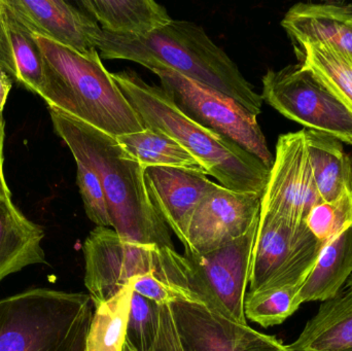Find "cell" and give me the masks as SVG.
I'll return each instance as SVG.
<instances>
[{
  "label": "cell",
  "instance_id": "obj_24",
  "mask_svg": "<svg viewBox=\"0 0 352 351\" xmlns=\"http://www.w3.org/2000/svg\"><path fill=\"white\" fill-rule=\"evenodd\" d=\"M299 63L309 69L352 111V64L330 43L293 45Z\"/></svg>",
  "mask_w": 352,
  "mask_h": 351
},
{
  "label": "cell",
  "instance_id": "obj_18",
  "mask_svg": "<svg viewBox=\"0 0 352 351\" xmlns=\"http://www.w3.org/2000/svg\"><path fill=\"white\" fill-rule=\"evenodd\" d=\"M289 351H346L352 350V274L345 286L322 303L307 321Z\"/></svg>",
  "mask_w": 352,
  "mask_h": 351
},
{
  "label": "cell",
  "instance_id": "obj_25",
  "mask_svg": "<svg viewBox=\"0 0 352 351\" xmlns=\"http://www.w3.org/2000/svg\"><path fill=\"white\" fill-rule=\"evenodd\" d=\"M133 286L122 288L115 296L95 307L86 340V351H123Z\"/></svg>",
  "mask_w": 352,
  "mask_h": 351
},
{
  "label": "cell",
  "instance_id": "obj_29",
  "mask_svg": "<svg viewBox=\"0 0 352 351\" xmlns=\"http://www.w3.org/2000/svg\"><path fill=\"white\" fill-rule=\"evenodd\" d=\"M76 183L84 202L87 216L97 227H113L107 197L100 179L93 169L76 162Z\"/></svg>",
  "mask_w": 352,
  "mask_h": 351
},
{
  "label": "cell",
  "instance_id": "obj_8",
  "mask_svg": "<svg viewBox=\"0 0 352 351\" xmlns=\"http://www.w3.org/2000/svg\"><path fill=\"white\" fill-rule=\"evenodd\" d=\"M161 87L184 113L201 125L233 140L271 169L274 157L256 115L219 91L190 80L168 68L152 70Z\"/></svg>",
  "mask_w": 352,
  "mask_h": 351
},
{
  "label": "cell",
  "instance_id": "obj_6",
  "mask_svg": "<svg viewBox=\"0 0 352 351\" xmlns=\"http://www.w3.org/2000/svg\"><path fill=\"white\" fill-rule=\"evenodd\" d=\"M322 247L305 223L296 224L277 214L261 212L250 258L248 293L289 284L303 286Z\"/></svg>",
  "mask_w": 352,
  "mask_h": 351
},
{
  "label": "cell",
  "instance_id": "obj_30",
  "mask_svg": "<svg viewBox=\"0 0 352 351\" xmlns=\"http://www.w3.org/2000/svg\"><path fill=\"white\" fill-rule=\"evenodd\" d=\"M150 351H184L170 305H162L156 341Z\"/></svg>",
  "mask_w": 352,
  "mask_h": 351
},
{
  "label": "cell",
  "instance_id": "obj_31",
  "mask_svg": "<svg viewBox=\"0 0 352 351\" xmlns=\"http://www.w3.org/2000/svg\"><path fill=\"white\" fill-rule=\"evenodd\" d=\"M93 308H94V304L91 302L82 311L78 323L74 326L69 343L65 351H86L87 335H88L89 327L92 319Z\"/></svg>",
  "mask_w": 352,
  "mask_h": 351
},
{
  "label": "cell",
  "instance_id": "obj_10",
  "mask_svg": "<svg viewBox=\"0 0 352 351\" xmlns=\"http://www.w3.org/2000/svg\"><path fill=\"white\" fill-rule=\"evenodd\" d=\"M166 247L124 240L113 229L96 227L84 243L85 286L94 307L130 282L162 271Z\"/></svg>",
  "mask_w": 352,
  "mask_h": 351
},
{
  "label": "cell",
  "instance_id": "obj_9",
  "mask_svg": "<svg viewBox=\"0 0 352 351\" xmlns=\"http://www.w3.org/2000/svg\"><path fill=\"white\" fill-rule=\"evenodd\" d=\"M258 220L243 236L221 249L204 255L184 253L190 265L192 292L203 306L240 325H248L244 301Z\"/></svg>",
  "mask_w": 352,
  "mask_h": 351
},
{
  "label": "cell",
  "instance_id": "obj_1",
  "mask_svg": "<svg viewBox=\"0 0 352 351\" xmlns=\"http://www.w3.org/2000/svg\"><path fill=\"white\" fill-rule=\"evenodd\" d=\"M56 134L76 162L96 172L102 185L113 228L124 240L175 249L170 229L148 195L146 169L113 136L49 107Z\"/></svg>",
  "mask_w": 352,
  "mask_h": 351
},
{
  "label": "cell",
  "instance_id": "obj_12",
  "mask_svg": "<svg viewBox=\"0 0 352 351\" xmlns=\"http://www.w3.org/2000/svg\"><path fill=\"white\" fill-rule=\"evenodd\" d=\"M262 198L217 183L190 218L184 253L204 255L243 236L260 218Z\"/></svg>",
  "mask_w": 352,
  "mask_h": 351
},
{
  "label": "cell",
  "instance_id": "obj_33",
  "mask_svg": "<svg viewBox=\"0 0 352 351\" xmlns=\"http://www.w3.org/2000/svg\"><path fill=\"white\" fill-rule=\"evenodd\" d=\"M4 126L0 125V198L1 199H12L10 188L6 183L3 174V144H4Z\"/></svg>",
  "mask_w": 352,
  "mask_h": 351
},
{
  "label": "cell",
  "instance_id": "obj_21",
  "mask_svg": "<svg viewBox=\"0 0 352 351\" xmlns=\"http://www.w3.org/2000/svg\"><path fill=\"white\" fill-rule=\"evenodd\" d=\"M308 158L316 189L322 201H333L345 191L352 192V158L338 138L304 129Z\"/></svg>",
  "mask_w": 352,
  "mask_h": 351
},
{
  "label": "cell",
  "instance_id": "obj_5",
  "mask_svg": "<svg viewBox=\"0 0 352 351\" xmlns=\"http://www.w3.org/2000/svg\"><path fill=\"white\" fill-rule=\"evenodd\" d=\"M90 295L34 288L0 300V351H65Z\"/></svg>",
  "mask_w": 352,
  "mask_h": 351
},
{
  "label": "cell",
  "instance_id": "obj_19",
  "mask_svg": "<svg viewBox=\"0 0 352 351\" xmlns=\"http://www.w3.org/2000/svg\"><path fill=\"white\" fill-rule=\"evenodd\" d=\"M45 233L12 203L0 198V282L36 264H47L41 242Z\"/></svg>",
  "mask_w": 352,
  "mask_h": 351
},
{
  "label": "cell",
  "instance_id": "obj_16",
  "mask_svg": "<svg viewBox=\"0 0 352 351\" xmlns=\"http://www.w3.org/2000/svg\"><path fill=\"white\" fill-rule=\"evenodd\" d=\"M281 25L293 45L330 43L352 57V4L297 3Z\"/></svg>",
  "mask_w": 352,
  "mask_h": 351
},
{
  "label": "cell",
  "instance_id": "obj_28",
  "mask_svg": "<svg viewBox=\"0 0 352 351\" xmlns=\"http://www.w3.org/2000/svg\"><path fill=\"white\" fill-rule=\"evenodd\" d=\"M160 305L134 292L127 326V341L138 351H150L160 326Z\"/></svg>",
  "mask_w": 352,
  "mask_h": 351
},
{
  "label": "cell",
  "instance_id": "obj_27",
  "mask_svg": "<svg viewBox=\"0 0 352 351\" xmlns=\"http://www.w3.org/2000/svg\"><path fill=\"white\" fill-rule=\"evenodd\" d=\"M305 224L324 245L336 238L352 227V192L345 191L333 201H322L314 206Z\"/></svg>",
  "mask_w": 352,
  "mask_h": 351
},
{
  "label": "cell",
  "instance_id": "obj_22",
  "mask_svg": "<svg viewBox=\"0 0 352 351\" xmlns=\"http://www.w3.org/2000/svg\"><path fill=\"white\" fill-rule=\"evenodd\" d=\"M352 274V227L322 247L318 261L298 294V303L334 298Z\"/></svg>",
  "mask_w": 352,
  "mask_h": 351
},
{
  "label": "cell",
  "instance_id": "obj_26",
  "mask_svg": "<svg viewBox=\"0 0 352 351\" xmlns=\"http://www.w3.org/2000/svg\"><path fill=\"white\" fill-rule=\"evenodd\" d=\"M301 286L289 284L246 293L245 317L263 328L281 325L300 308L297 298Z\"/></svg>",
  "mask_w": 352,
  "mask_h": 351
},
{
  "label": "cell",
  "instance_id": "obj_15",
  "mask_svg": "<svg viewBox=\"0 0 352 351\" xmlns=\"http://www.w3.org/2000/svg\"><path fill=\"white\" fill-rule=\"evenodd\" d=\"M144 177L155 208L184 247L195 210L217 183L202 173L167 167L146 168Z\"/></svg>",
  "mask_w": 352,
  "mask_h": 351
},
{
  "label": "cell",
  "instance_id": "obj_17",
  "mask_svg": "<svg viewBox=\"0 0 352 351\" xmlns=\"http://www.w3.org/2000/svg\"><path fill=\"white\" fill-rule=\"evenodd\" d=\"M33 34L6 2L0 0V67L12 82L39 95L43 64Z\"/></svg>",
  "mask_w": 352,
  "mask_h": 351
},
{
  "label": "cell",
  "instance_id": "obj_13",
  "mask_svg": "<svg viewBox=\"0 0 352 351\" xmlns=\"http://www.w3.org/2000/svg\"><path fill=\"white\" fill-rule=\"evenodd\" d=\"M170 306L184 351H289L274 336L228 321L202 305Z\"/></svg>",
  "mask_w": 352,
  "mask_h": 351
},
{
  "label": "cell",
  "instance_id": "obj_32",
  "mask_svg": "<svg viewBox=\"0 0 352 351\" xmlns=\"http://www.w3.org/2000/svg\"><path fill=\"white\" fill-rule=\"evenodd\" d=\"M12 80L10 76L0 67V125L4 126L3 109L8 100V94L12 86Z\"/></svg>",
  "mask_w": 352,
  "mask_h": 351
},
{
  "label": "cell",
  "instance_id": "obj_7",
  "mask_svg": "<svg viewBox=\"0 0 352 351\" xmlns=\"http://www.w3.org/2000/svg\"><path fill=\"white\" fill-rule=\"evenodd\" d=\"M262 98L287 119L352 146V111L302 64L269 69Z\"/></svg>",
  "mask_w": 352,
  "mask_h": 351
},
{
  "label": "cell",
  "instance_id": "obj_34",
  "mask_svg": "<svg viewBox=\"0 0 352 351\" xmlns=\"http://www.w3.org/2000/svg\"><path fill=\"white\" fill-rule=\"evenodd\" d=\"M123 351H138L135 350V348H133V346H131V344L129 343V342L126 340L125 346H124Z\"/></svg>",
  "mask_w": 352,
  "mask_h": 351
},
{
  "label": "cell",
  "instance_id": "obj_2",
  "mask_svg": "<svg viewBox=\"0 0 352 351\" xmlns=\"http://www.w3.org/2000/svg\"><path fill=\"white\" fill-rule=\"evenodd\" d=\"M95 43L104 59L128 60L151 70L168 68L228 95L256 117L262 111V95L196 23L173 20L146 36H122L100 29Z\"/></svg>",
  "mask_w": 352,
  "mask_h": 351
},
{
  "label": "cell",
  "instance_id": "obj_20",
  "mask_svg": "<svg viewBox=\"0 0 352 351\" xmlns=\"http://www.w3.org/2000/svg\"><path fill=\"white\" fill-rule=\"evenodd\" d=\"M101 29L122 36H146L173 21L154 0H80L76 2Z\"/></svg>",
  "mask_w": 352,
  "mask_h": 351
},
{
  "label": "cell",
  "instance_id": "obj_23",
  "mask_svg": "<svg viewBox=\"0 0 352 351\" xmlns=\"http://www.w3.org/2000/svg\"><path fill=\"white\" fill-rule=\"evenodd\" d=\"M116 139L144 169L167 167L207 175L202 165L182 144L161 132L146 128L140 132L118 136Z\"/></svg>",
  "mask_w": 352,
  "mask_h": 351
},
{
  "label": "cell",
  "instance_id": "obj_14",
  "mask_svg": "<svg viewBox=\"0 0 352 351\" xmlns=\"http://www.w3.org/2000/svg\"><path fill=\"white\" fill-rule=\"evenodd\" d=\"M34 34L82 55H98L95 37L101 27L82 8L62 0H4Z\"/></svg>",
  "mask_w": 352,
  "mask_h": 351
},
{
  "label": "cell",
  "instance_id": "obj_11",
  "mask_svg": "<svg viewBox=\"0 0 352 351\" xmlns=\"http://www.w3.org/2000/svg\"><path fill=\"white\" fill-rule=\"evenodd\" d=\"M322 202L312 174L304 130L283 134L261 203V212L305 223L310 210Z\"/></svg>",
  "mask_w": 352,
  "mask_h": 351
},
{
  "label": "cell",
  "instance_id": "obj_3",
  "mask_svg": "<svg viewBox=\"0 0 352 351\" xmlns=\"http://www.w3.org/2000/svg\"><path fill=\"white\" fill-rule=\"evenodd\" d=\"M146 128L182 144L221 185L264 195L270 168L239 144L194 121L162 88L144 82L132 70L111 73Z\"/></svg>",
  "mask_w": 352,
  "mask_h": 351
},
{
  "label": "cell",
  "instance_id": "obj_4",
  "mask_svg": "<svg viewBox=\"0 0 352 351\" xmlns=\"http://www.w3.org/2000/svg\"><path fill=\"white\" fill-rule=\"evenodd\" d=\"M33 36L43 64L39 96L47 106L113 137L146 129L99 54L89 57L41 35Z\"/></svg>",
  "mask_w": 352,
  "mask_h": 351
}]
</instances>
